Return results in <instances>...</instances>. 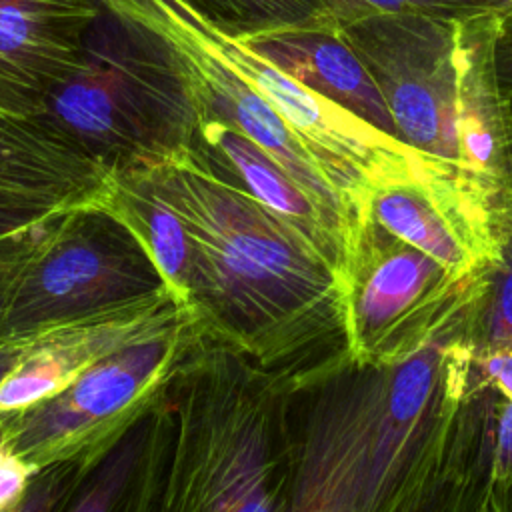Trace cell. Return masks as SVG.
Masks as SVG:
<instances>
[{"label": "cell", "mask_w": 512, "mask_h": 512, "mask_svg": "<svg viewBox=\"0 0 512 512\" xmlns=\"http://www.w3.org/2000/svg\"><path fill=\"white\" fill-rule=\"evenodd\" d=\"M144 174L190 230L186 314L204 340L292 372L344 338L340 276L292 228L190 152Z\"/></svg>", "instance_id": "6da1fadb"}, {"label": "cell", "mask_w": 512, "mask_h": 512, "mask_svg": "<svg viewBox=\"0 0 512 512\" xmlns=\"http://www.w3.org/2000/svg\"><path fill=\"white\" fill-rule=\"evenodd\" d=\"M288 382L290 372L198 336L158 398L148 512H284Z\"/></svg>", "instance_id": "7a4b0ae2"}, {"label": "cell", "mask_w": 512, "mask_h": 512, "mask_svg": "<svg viewBox=\"0 0 512 512\" xmlns=\"http://www.w3.org/2000/svg\"><path fill=\"white\" fill-rule=\"evenodd\" d=\"M498 16L376 12L336 24L380 88L396 136L494 194L512 188L494 72Z\"/></svg>", "instance_id": "3957f363"}, {"label": "cell", "mask_w": 512, "mask_h": 512, "mask_svg": "<svg viewBox=\"0 0 512 512\" xmlns=\"http://www.w3.org/2000/svg\"><path fill=\"white\" fill-rule=\"evenodd\" d=\"M202 110L180 46L104 4L70 76L32 118L108 176L190 152Z\"/></svg>", "instance_id": "277c9868"}, {"label": "cell", "mask_w": 512, "mask_h": 512, "mask_svg": "<svg viewBox=\"0 0 512 512\" xmlns=\"http://www.w3.org/2000/svg\"><path fill=\"white\" fill-rule=\"evenodd\" d=\"M166 282L132 230L100 202L56 216L18 268L0 338H28L168 296Z\"/></svg>", "instance_id": "5b68a950"}, {"label": "cell", "mask_w": 512, "mask_h": 512, "mask_svg": "<svg viewBox=\"0 0 512 512\" xmlns=\"http://www.w3.org/2000/svg\"><path fill=\"white\" fill-rule=\"evenodd\" d=\"M200 334L190 318L98 360L64 390L0 416L6 444L36 472L76 462L88 470L156 404Z\"/></svg>", "instance_id": "8992f818"}, {"label": "cell", "mask_w": 512, "mask_h": 512, "mask_svg": "<svg viewBox=\"0 0 512 512\" xmlns=\"http://www.w3.org/2000/svg\"><path fill=\"white\" fill-rule=\"evenodd\" d=\"M344 344L360 366H394L470 310L478 280H458L368 214L352 230L342 272Z\"/></svg>", "instance_id": "52a82bcc"}, {"label": "cell", "mask_w": 512, "mask_h": 512, "mask_svg": "<svg viewBox=\"0 0 512 512\" xmlns=\"http://www.w3.org/2000/svg\"><path fill=\"white\" fill-rule=\"evenodd\" d=\"M164 10L186 26L204 48L254 86L284 118L344 200L352 216V230L364 216L368 196L376 186L436 170L462 174L306 88L244 42L206 28L180 0H168Z\"/></svg>", "instance_id": "ba28073f"}, {"label": "cell", "mask_w": 512, "mask_h": 512, "mask_svg": "<svg viewBox=\"0 0 512 512\" xmlns=\"http://www.w3.org/2000/svg\"><path fill=\"white\" fill-rule=\"evenodd\" d=\"M384 368L344 352L290 372L292 460L284 512H362Z\"/></svg>", "instance_id": "9c48e42d"}, {"label": "cell", "mask_w": 512, "mask_h": 512, "mask_svg": "<svg viewBox=\"0 0 512 512\" xmlns=\"http://www.w3.org/2000/svg\"><path fill=\"white\" fill-rule=\"evenodd\" d=\"M500 200L472 178L436 170L376 186L364 214L458 280H478L498 256Z\"/></svg>", "instance_id": "30bf717a"}, {"label": "cell", "mask_w": 512, "mask_h": 512, "mask_svg": "<svg viewBox=\"0 0 512 512\" xmlns=\"http://www.w3.org/2000/svg\"><path fill=\"white\" fill-rule=\"evenodd\" d=\"M104 0H0V112L36 118L70 76Z\"/></svg>", "instance_id": "8fae6325"}, {"label": "cell", "mask_w": 512, "mask_h": 512, "mask_svg": "<svg viewBox=\"0 0 512 512\" xmlns=\"http://www.w3.org/2000/svg\"><path fill=\"white\" fill-rule=\"evenodd\" d=\"M182 318L188 316L168 294L28 336L22 356L0 382V416L48 400L98 360L166 330Z\"/></svg>", "instance_id": "7c38bea8"}, {"label": "cell", "mask_w": 512, "mask_h": 512, "mask_svg": "<svg viewBox=\"0 0 512 512\" xmlns=\"http://www.w3.org/2000/svg\"><path fill=\"white\" fill-rule=\"evenodd\" d=\"M168 36L180 46L192 70L202 116L220 120L268 154L322 210L342 222L352 236V216L326 180L316 160L284 118L236 70L204 48L192 32L172 18ZM350 248V246H348Z\"/></svg>", "instance_id": "4fadbf2b"}, {"label": "cell", "mask_w": 512, "mask_h": 512, "mask_svg": "<svg viewBox=\"0 0 512 512\" xmlns=\"http://www.w3.org/2000/svg\"><path fill=\"white\" fill-rule=\"evenodd\" d=\"M190 156L202 168L238 186L270 210L324 258L342 280L350 246L346 226L322 210L254 142L232 126L202 116Z\"/></svg>", "instance_id": "5bb4252c"}, {"label": "cell", "mask_w": 512, "mask_h": 512, "mask_svg": "<svg viewBox=\"0 0 512 512\" xmlns=\"http://www.w3.org/2000/svg\"><path fill=\"white\" fill-rule=\"evenodd\" d=\"M110 176L40 124L0 112V204L66 212L100 202Z\"/></svg>", "instance_id": "9a60e30c"}, {"label": "cell", "mask_w": 512, "mask_h": 512, "mask_svg": "<svg viewBox=\"0 0 512 512\" xmlns=\"http://www.w3.org/2000/svg\"><path fill=\"white\" fill-rule=\"evenodd\" d=\"M244 44L306 88L396 136V124L380 88L340 36L338 26L282 30L244 40Z\"/></svg>", "instance_id": "2e32d148"}, {"label": "cell", "mask_w": 512, "mask_h": 512, "mask_svg": "<svg viewBox=\"0 0 512 512\" xmlns=\"http://www.w3.org/2000/svg\"><path fill=\"white\" fill-rule=\"evenodd\" d=\"M100 204L140 240L170 296L186 314L194 242L182 216L156 192L144 172L112 174Z\"/></svg>", "instance_id": "e0dca14e"}, {"label": "cell", "mask_w": 512, "mask_h": 512, "mask_svg": "<svg viewBox=\"0 0 512 512\" xmlns=\"http://www.w3.org/2000/svg\"><path fill=\"white\" fill-rule=\"evenodd\" d=\"M158 442L160 418L156 400L152 410L80 476L58 512H148Z\"/></svg>", "instance_id": "ac0fdd59"}, {"label": "cell", "mask_w": 512, "mask_h": 512, "mask_svg": "<svg viewBox=\"0 0 512 512\" xmlns=\"http://www.w3.org/2000/svg\"><path fill=\"white\" fill-rule=\"evenodd\" d=\"M206 28L250 40L294 28L336 26L334 0H180Z\"/></svg>", "instance_id": "d6986e66"}, {"label": "cell", "mask_w": 512, "mask_h": 512, "mask_svg": "<svg viewBox=\"0 0 512 512\" xmlns=\"http://www.w3.org/2000/svg\"><path fill=\"white\" fill-rule=\"evenodd\" d=\"M498 256L482 272L476 298L470 306L480 326V354L512 350V224L502 208L496 212Z\"/></svg>", "instance_id": "ffe728a7"}, {"label": "cell", "mask_w": 512, "mask_h": 512, "mask_svg": "<svg viewBox=\"0 0 512 512\" xmlns=\"http://www.w3.org/2000/svg\"><path fill=\"white\" fill-rule=\"evenodd\" d=\"M512 0H334L336 24L376 12H424L436 16L504 14Z\"/></svg>", "instance_id": "44dd1931"}, {"label": "cell", "mask_w": 512, "mask_h": 512, "mask_svg": "<svg viewBox=\"0 0 512 512\" xmlns=\"http://www.w3.org/2000/svg\"><path fill=\"white\" fill-rule=\"evenodd\" d=\"M84 472L76 462L50 466L38 472L24 498L4 512H58Z\"/></svg>", "instance_id": "7402d4cb"}, {"label": "cell", "mask_w": 512, "mask_h": 512, "mask_svg": "<svg viewBox=\"0 0 512 512\" xmlns=\"http://www.w3.org/2000/svg\"><path fill=\"white\" fill-rule=\"evenodd\" d=\"M38 472L8 444L0 446V512L18 504Z\"/></svg>", "instance_id": "603a6c76"}, {"label": "cell", "mask_w": 512, "mask_h": 512, "mask_svg": "<svg viewBox=\"0 0 512 512\" xmlns=\"http://www.w3.org/2000/svg\"><path fill=\"white\" fill-rule=\"evenodd\" d=\"M60 214L62 212L46 210V208L0 204V242L34 232Z\"/></svg>", "instance_id": "cb8c5ba5"}, {"label": "cell", "mask_w": 512, "mask_h": 512, "mask_svg": "<svg viewBox=\"0 0 512 512\" xmlns=\"http://www.w3.org/2000/svg\"><path fill=\"white\" fill-rule=\"evenodd\" d=\"M48 224H44L42 228H38L34 232H28V234H22V236H16V238L0 242V318H2L4 304H6L8 292H10V286H12V280H14L16 272H18V268L22 266L26 254L32 248V244L36 242V238L40 236V232Z\"/></svg>", "instance_id": "d4e9b609"}, {"label": "cell", "mask_w": 512, "mask_h": 512, "mask_svg": "<svg viewBox=\"0 0 512 512\" xmlns=\"http://www.w3.org/2000/svg\"><path fill=\"white\" fill-rule=\"evenodd\" d=\"M494 72L502 94L512 90V10L498 16L494 36Z\"/></svg>", "instance_id": "484cf974"}, {"label": "cell", "mask_w": 512, "mask_h": 512, "mask_svg": "<svg viewBox=\"0 0 512 512\" xmlns=\"http://www.w3.org/2000/svg\"><path fill=\"white\" fill-rule=\"evenodd\" d=\"M108 6L116 8L118 12H124L136 20H142L156 30H162L164 34L172 28V18L162 10L158 0H104Z\"/></svg>", "instance_id": "4316f807"}, {"label": "cell", "mask_w": 512, "mask_h": 512, "mask_svg": "<svg viewBox=\"0 0 512 512\" xmlns=\"http://www.w3.org/2000/svg\"><path fill=\"white\" fill-rule=\"evenodd\" d=\"M484 376L512 400V350H494L478 356Z\"/></svg>", "instance_id": "83f0119b"}, {"label": "cell", "mask_w": 512, "mask_h": 512, "mask_svg": "<svg viewBox=\"0 0 512 512\" xmlns=\"http://www.w3.org/2000/svg\"><path fill=\"white\" fill-rule=\"evenodd\" d=\"M494 472L500 478L512 474V400L504 408L498 432H496V452H494Z\"/></svg>", "instance_id": "f1b7e54d"}, {"label": "cell", "mask_w": 512, "mask_h": 512, "mask_svg": "<svg viewBox=\"0 0 512 512\" xmlns=\"http://www.w3.org/2000/svg\"><path fill=\"white\" fill-rule=\"evenodd\" d=\"M28 338H0V382L10 372V368L18 362Z\"/></svg>", "instance_id": "f546056e"}, {"label": "cell", "mask_w": 512, "mask_h": 512, "mask_svg": "<svg viewBox=\"0 0 512 512\" xmlns=\"http://www.w3.org/2000/svg\"><path fill=\"white\" fill-rule=\"evenodd\" d=\"M502 108H504V124H506V152H508V168L512 180V90L502 94Z\"/></svg>", "instance_id": "4dcf8cb0"}, {"label": "cell", "mask_w": 512, "mask_h": 512, "mask_svg": "<svg viewBox=\"0 0 512 512\" xmlns=\"http://www.w3.org/2000/svg\"><path fill=\"white\" fill-rule=\"evenodd\" d=\"M2 444H6V430H4V424H2V420H0V446Z\"/></svg>", "instance_id": "1f68e13d"}]
</instances>
